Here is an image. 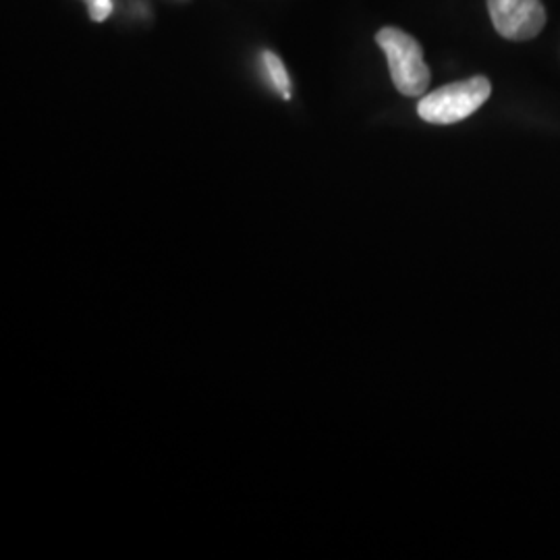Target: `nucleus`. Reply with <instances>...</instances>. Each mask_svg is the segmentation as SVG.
Instances as JSON below:
<instances>
[{
	"mask_svg": "<svg viewBox=\"0 0 560 560\" xmlns=\"http://www.w3.org/2000/svg\"><path fill=\"white\" fill-rule=\"evenodd\" d=\"M376 42L388 59L395 88L402 96L418 98L430 85V69L423 60L420 42L397 27H382Z\"/></svg>",
	"mask_w": 560,
	"mask_h": 560,
	"instance_id": "nucleus-1",
	"label": "nucleus"
},
{
	"mask_svg": "<svg viewBox=\"0 0 560 560\" xmlns=\"http://www.w3.org/2000/svg\"><path fill=\"white\" fill-rule=\"evenodd\" d=\"M492 94V83L486 78L448 83L428 94L418 104L421 119L432 125H453L471 117Z\"/></svg>",
	"mask_w": 560,
	"mask_h": 560,
	"instance_id": "nucleus-2",
	"label": "nucleus"
},
{
	"mask_svg": "<svg viewBox=\"0 0 560 560\" xmlns=\"http://www.w3.org/2000/svg\"><path fill=\"white\" fill-rule=\"evenodd\" d=\"M497 32L506 40H532L546 23L541 0H488Z\"/></svg>",
	"mask_w": 560,
	"mask_h": 560,
	"instance_id": "nucleus-3",
	"label": "nucleus"
},
{
	"mask_svg": "<svg viewBox=\"0 0 560 560\" xmlns=\"http://www.w3.org/2000/svg\"><path fill=\"white\" fill-rule=\"evenodd\" d=\"M261 60H264V67H266V71H268V78L272 81L275 90L279 92L280 96H282L284 101H291V96H293V90H291V78H289L287 67H284V62L280 60L279 55H275V52L266 50V52L261 55Z\"/></svg>",
	"mask_w": 560,
	"mask_h": 560,
	"instance_id": "nucleus-4",
	"label": "nucleus"
},
{
	"mask_svg": "<svg viewBox=\"0 0 560 560\" xmlns=\"http://www.w3.org/2000/svg\"><path fill=\"white\" fill-rule=\"evenodd\" d=\"M90 9V20L102 23L108 20L113 13V2L110 0H85Z\"/></svg>",
	"mask_w": 560,
	"mask_h": 560,
	"instance_id": "nucleus-5",
	"label": "nucleus"
}]
</instances>
